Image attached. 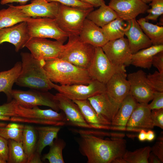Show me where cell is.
Here are the masks:
<instances>
[{
  "label": "cell",
  "mask_w": 163,
  "mask_h": 163,
  "mask_svg": "<svg viewBox=\"0 0 163 163\" xmlns=\"http://www.w3.org/2000/svg\"><path fill=\"white\" fill-rule=\"evenodd\" d=\"M152 101L148 106L151 110L163 108V92L155 91Z\"/></svg>",
  "instance_id": "cell-41"
},
{
  "label": "cell",
  "mask_w": 163,
  "mask_h": 163,
  "mask_svg": "<svg viewBox=\"0 0 163 163\" xmlns=\"http://www.w3.org/2000/svg\"><path fill=\"white\" fill-rule=\"evenodd\" d=\"M146 130L142 129L139 132L138 136V138L140 141H144L146 140Z\"/></svg>",
  "instance_id": "cell-50"
},
{
  "label": "cell",
  "mask_w": 163,
  "mask_h": 163,
  "mask_svg": "<svg viewBox=\"0 0 163 163\" xmlns=\"http://www.w3.org/2000/svg\"><path fill=\"white\" fill-rule=\"evenodd\" d=\"M18 104L13 99L8 103L0 105V115L12 117L16 115L17 109Z\"/></svg>",
  "instance_id": "cell-39"
},
{
  "label": "cell",
  "mask_w": 163,
  "mask_h": 163,
  "mask_svg": "<svg viewBox=\"0 0 163 163\" xmlns=\"http://www.w3.org/2000/svg\"><path fill=\"white\" fill-rule=\"evenodd\" d=\"M35 58L42 60L59 58L62 52L64 45L57 41H52L37 37L30 38L25 45Z\"/></svg>",
  "instance_id": "cell-11"
},
{
  "label": "cell",
  "mask_w": 163,
  "mask_h": 163,
  "mask_svg": "<svg viewBox=\"0 0 163 163\" xmlns=\"http://www.w3.org/2000/svg\"><path fill=\"white\" fill-rule=\"evenodd\" d=\"M138 102L129 94L120 103L119 109L112 120L111 125L126 126Z\"/></svg>",
  "instance_id": "cell-27"
},
{
  "label": "cell",
  "mask_w": 163,
  "mask_h": 163,
  "mask_svg": "<svg viewBox=\"0 0 163 163\" xmlns=\"http://www.w3.org/2000/svg\"><path fill=\"white\" fill-rule=\"evenodd\" d=\"M80 2L90 5L94 7H99L101 5L105 4L104 0H78Z\"/></svg>",
  "instance_id": "cell-46"
},
{
  "label": "cell",
  "mask_w": 163,
  "mask_h": 163,
  "mask_svg": "<svg viewBox=\"0 0 163 163\" xmlns=\"http://www.w3.org/2000/svg\"><path fill=\"white\" fill-rule=\"evenodd\" d=\"M94 9H83L60 4L57 14L54 19L58 27L68 37L79 36L85 20Z\"/></svg>",
  "instance_id": "cell-6"
},
{
  "label": "cell",
  "mask_w": 163,
  "mask_h": 163,
  "mask_svg": "<svg viewBox=\"0 0 163 163\" xmlns=\"http://www.w3.org/2000/svg\"><path fill=\"white\" fill-rule=\"evenodd\" d=\"M149 163H162L159 159L153 153L150 152L148 159Z\"/></svg>",
  "instance_id": "cell-48"
},
{
  "label": "cell",
  "mask_w": 163,
  "mask_h": 163,
  "mask_svg": "<svg viewBox=\"0 0 163 163\" xmlns=\"http://www.w3.org/2000/svg\"><path fill=\"white\" fill-rule=\"evenodd\" d=\"M43 67L49 80L60 85H87L94 80L87 69L78 67L59 58L44 60Z\"/></svg>",
  "instance_id": "cell-2"
},
{
  "label": "cell",
  "mask_w": 163,
  "mask_h": 163,
  "mask_svg": "<svg viewBox=\"0 0 163 163\" xmlns=\"http://www.w3.org/2000/svg\"><path fill=\"white\" fill-rule=\"evenodd\" d=\"M72 101L78 106L86 121L91 129H110L111 123L97 114L88 99Z\"/></svg>",
  "instance_id": "cell-22"
},
{
  "label": "cell",
  "mask_w": 163,
  "mask_h": 163,
  "mask_svg": "<svg viewBox=\"0 0 163 163\" xmlns=\"http://www.w3.org/2000/svg\"><path fill=\"white\" fill-rule=\"evenodd\" d=\"M151 152L163 162V141H158L151 147Z\"/></svg>",
  "instance_id": "cell-45"
},
{
  "label": "cell",
  "mask_w": 163,
  "mask_h": 163,
  "mask_svg": "<svg viewBox=\"0 0 163 163\" xmlns=\"http://www.w3.org/2000/svg\"><path fill=\"white\" fill-rule=\"evenodd\" d=\"M126 126V130L128 131L139 132L142 129L136 127Z\"/></svg>",
  "instance_id": "cell-54"
},
{
  "label": "cell",
  "mask_w": 163,
  "mask_h": 163,
  "mask_svg": "<svg viewBox=\"0 0 163 163\" xmlns=\"http://www.w3.org/2000/svg\"><path fill=\"white\" fill-rule=\"evenodd\" d=\"M30 39L26 22L0 29V44L10 43L14 45L17 52L25 47Z\"/></svg>",
  "instance_id": "cell-16"
},
{
  "label": "cell",
  "mask_w": 163,
  "mask_h": 163,
  "mask_svg": "<svg viewBox=\"0 0 163 163\" xmlns=\"http://www.w3.org/2000/svg\"><path fill=\"white\" fill-rule=\"evenodd\" d=\"M127 24L125 21L118 17L101 28L104 35L109 41L123 37Z\"/></svg>",
  "instance_id": "cell-32"
},
{
  "label": "cell",
  "mask_w": 163,
  "mask_h": 163,
  "mask_svg": "<svg viewBox=\"0 0 163 163\" xmlns=\"http://www.w3.org/2000/svg\"><path fill=\"white\" fill-rule=\"evenodd\" d=\"M8 150V140L0 136V157L7 163Z\"/></svg>",
  "instance_id": "cell-43"
},
{
  "label": "cell",
  "mask_w": 163,
  "mask_h": 163,
  "mask_svg": "<svg viewBox=\"0 0 163 163\" xmlns=\"http://www.w3.org/2000/svg\"><path fill=\"white\" fill-rule=\"evenodd\" d=\"M108 6L116 12L118 17L127 21L135 19L149 8L141 0H110Z\"/></svg>",
  "instance_id": "cell-14"
},
{
  "label": "cell",
  "mask_w": 163,
  "mask_h": 163,
  "mask_svg": "<svg viewBox=\"0 0 163 163\" xmlns=\"http://www.w3.org/2000/svg\"><path fill=\"white\" fill-rule=\"evenodd\" d=\"M145 35L150 40L152 45L163 44V27L149 22L145 18L137 20Z\"/></svg>",
  "instance_id": "cell-31"
},
{
  "label": "cell",
  "mask_w": 163,
  "mask_h": 163,
  "mask_svg": "<svg viewBox=\"0 0 163 163\" xmlns=\"http://www.w3.org/2000/svg\"><path fill=\"white\" fill-rule=\"evenodd\" d=\"M155 136L154 132L152 130H149L146 132V140L152 141L154 139Z\"/></svg>",
  "instance_id": "cell-51"
},
{
  "label": "cell",
  "mask_w": 163,
  "mask_h": 163,
  "mask_svg": "<svg viewBox=\"0 0 163 163\" xmlns=\"http://www.w3.org/2000/svg\"><path fill=\"white\" fill-rule=\"evenodd\" d=\"M52 88L72 100H81L88 98L106 91V85L93 80L88 84H75L71 85H58L52 82Z\"/></svg>",
  "instance_id": "cell-10"
},
{
  "label": "cell",
  "mask_w": 163,
  "mask_h": 163,
  "mask_svg": "<svg viewBox=\"0 0 163 163\" xmlns=\"http://www.w3.org/2000/svg\"><path fill=\"white\" fill-rule=\"evenodd\" d=\"M29 0H1L0 4L2 5L14 2H19L22 4H24Z\"/></svg>",
  "instance_id": "cell-49"
},
{
  "label": "cell",
  "mask_w": 163,
  "mask_h": 163,
  "mask_svg": "<svg viewBox=\"0 0 163 163\" xmlns=\"http://www.w3.org/2000/svg\"><path fill=\"white\" fill-rule=\"evenodd\" d=\"M11 117L9 116L0 115V120L10 121Z\"/></svg>",
  "instance_id": "cell-56"
},
{
  "label": "cell",
  "mask_w": 163,
  "mask_h": 163,
  "mask_svg": "<svg viewBox=\"0 0 163 163\" xmlns=\"http://www.w3.org/2000/svg\"><path fill=\"white\" fill-rule=\"evenodd\" d=\"M24 126L18 123H10L5 127H0V136L8 140L22 142Z\"/></svg>",
  "instance_id": "cell-35"
},
{
  "label": "cell",
  "mask_w": 163,
  "mask_h": 163,
  "mask_svg": "<svg viewBox=\"0 0 163 163\" xmlns=\"http://www.w3.org/2000/svg\"><path fill=\"white\" fill-rule=\"evenodd\" d=\"M60 3L46 0H33L27 5L17 6L27 16L33 17L48 18L55 19Z\"/></svg>",
  "instance_id": "cell-18"
},
{
  "label": "cell",
  "mask_w": 163,
  "mask_h": 163,
  "mask_svg": "<svg viewBox=\"0 0 163 163\" xmlns=\"http://www.w3.org/2000/svg\"><path fill=\"white\" fill-rule=\"evenodd\" d=\"M146 75L142 70L128 74L130 94L138 103H148L152 99L155 91L148 82Z\"/></svg>",
  "instance_id": "cell-13"
},
{
  "label": "cell",
  "mask_w": 163,
  "mask_h": 163,
  "mask_svg": "<svg viewBox=\"0 0 163 163\" xmlns=\"http://www.w3.org/2000/svg\"><path fill=\"white\" fill-rule=\"evenodd\" d=\"M151 152V147L147 146L133 152L126 150L122 157L127 163H149Z\"/></svg>",
  "instance_id": "cell-36"
},
{
  "label": "cell",
  "mask_w": 163,
  "mask_h": 163,
  "mask_svg": "<svg viewBox=\"0 0 163 163\" xmlns=\"http://www.w3.org/2000/svg\"><path fill=\"white\" fill-rule=\"evenodd\" d=\"M7 124L5 123L0 122V127L5 126Z\"/></svg>",
  "instance_id": "cell-57"
},
{
  "label": "cell",
  "mask_w": 163,
  "mask_h": 163,
  "mask_svg": "<svg viewBox=\"0 0 163 163\" xmlns=\"http://www.w3.org/2000/svg\"><path fill=\"white\" fill-rule=\"evenodd\" d=\"M118 17L116 12L105 4L89 13L86 18L102 27Z\"/></svg>",
  "instance_id": "cell-29"
},
{
  "label": "cell",
  "mask_w": 163,
  "mask_h": 163,
  "mask_svg": "<svg viewBox=\"0 0 163 163\" xmlns=\"http://www.w3.org/2000/svg\"><path fill=\"white\" fill-rule=\"evenodd\" d=\"M66 146L65 141L58 138L54 140L50 146L49 152L43 155L42 159L48 160L50 163H64L62 152Z\"/></svg>",
  "instance_id": "cell-34"
},
{
  "label": "cell",
  "mask_w": 163,
  "mask_h": 163,
  "mask_svg": "<svg viewBox=\"0 0 163 163\" xmlns=\"http://www.w3.org/2000/svg\"><path fill=\"white\" fill-rule=\"evenodd\" d=\"M7 163L6 161L3 160L0 157V163Z\"/></svg>",
  "instance_id": "cell-59"
},
{
  "label": "cell",
  "mask_w": 163,
  "mask_h": 163,
  "mask_svg": "<svg viewBox=\"0 0 163 163\" xmlns=\"http://www.w3.org/2000/svg\"><path fill=\"white\" fill-rule=\"evenodd\" d=\"M125 136V134L123 133H110V136L112 138H123Z\"/></svg>",
  "instance_id": "cell-53"
},
{
  "label": "cell",
  "mask_w": 163,
  "mask_h": 163,
  "mask_svg": "<svg viewBox=\"0 0 163 163\" xmlns=\"http://www.w3.org/2000/svg\"><path fill=\"white\" fill-rule=\"evenodd\" d=\"M48 2H57L63 5L71 7L83 9H88L94 7L88 4L83 3L78 0H46Z\"/></svg>",
  "instance_id": "cell-40"
},
{
  "label": "cell",
  "mask_w": 163,
  "mask_h": 163,
  "mask_svg": "<svg viewBox=\"0 0 163 163\" xmlns=\"http://www.w3.org/2000/svg\"><path fill=\"white\" fill-rule=\"evenodd\" d=\"M55 95L59 108L66 117L68 125L91 129L86 121L79 107L76 103L59 92Z\"/></svg>",
  "instance_id": "cell-15"
},
{
  "label": "cell",
  "mask_w": 163,
  "mask_h": 163,
  "mask_svg": "<svg viewBox=\"0 0 163 163\" xmlns=\"http://www.w3.org/2000/svg\"><path fill=\"white\" fill-rule=\"evenodd\" d=\"M95 48L82 41L79 36H70L59 58L78 67L88 69L93 59Z\"/></svg>",
  "instance_id": "cell-5"
},
{
  "label": "cell",
  "mask_w": 163,
  "mask_h": 163,
  "mask_svg": "<svg viewBox=\"0 0 163 163\" xmlns=\"http://www.w3.org/2000/svg\"><path fill=\"white\" fill-rule=\"evenodd\" d=\"M127 21L125 35L127 37L132 54L152 45L150 40L143 31L136 18Z\"/></svg>",
  "instance_id": "cell-19"
},
{
  "label": "cell",
  "mask_w": 163,
  "mask_h": 163,
  "mask_svg": "<svg viewBox=\"0 0 163 163\" xmlns=\"http://www.w3.org/2000/svg\"><path fill=\"white\" fill-rule=\"evenodd\" d=\"M9 6L7 8L0 10V29L27 22L31 18L26 14L17 6Z\"/></svg>",
  "instance_id": "cell-24"
},
{
  "label": "cell",
  "mask_w": 163,
  "mask_h": 163,
  "mask_svg": "<svg viewBox=\"0 0 163 163\" xmlns=\"http://www.w3.org/2000/svg\"><path fill=\"white\" fill-rule=\"evenodd\" d=\"M79 149L87 157L88 163H112L123 157L126 151V141L123 138L104 139L99 137L80 134Z\"/></svg>",
  "instance_id": "cell-1"
},
{
  "label": "cell",
  "mask_w": 163,
  "mask_h": 163,
  "mask_svg": "<svg viewBox=\"0 0 163 163\" xmlns=\"http://www.w3.org/2000/svg\"><path fill=\"white\" fill-rule=\"evenodd\" d=\"M125 66L113 64L101 47H96L94 55L88 70L94 79L106 84L112 76L117 72H126Z\"/></svg>",
  "instance_id": "cell-9"
},
{
  "label": "cell",
  "mask_w": 163,
  "mask_h": 163,
  "mask_svg": "<svg viewBox=\"0 0 163 163\" xmlns=\"http://www.w3.org/2000/svg\"><path fill=\"white\" fill-rule=\"evenodd\" d=\"M102 48L114 65L126 67L131 64L132 53L127 38L123 37L109 41Z\"/></svg>",
  "instance_id": "cell-12"
},
{
  "label": "cell",
  "mask_w": 163,
  "mask_h": 163,
  "mask_svg": "<svg viewBox=\"0 0 163 163\" xmlns=\"http://www.w3.org/2000/svg\"><path fill=\"white\" fill-rule=\"evenodd\" d=\"M8 156L7 163H27V158L22 142L8 139Z\"/></svg>",
  "instance_id": "cell-33"
},
{
  "label": "cell",
  "mask_w": 163,
  "mask_h": 163,
  "mask_svg": "<svg viewBox=\"0 0 163 163\" xmlns=\"http://www.w3.org/2000/svg\"><path fill=\"white\" fill-rule=\"evenodd\" d=\"M149 5L151 8L147 10L148 14L145 18L148 21H156L163 14V0H152Z\"/></svg>",
  "instance_id": "cell-37"
},
{
  "label": "cell",
  "mask_w": 163,
  "mask_h": 163,
  "mask_svg": "<svg viewBox=\"0 0 163 163\" xmlns=\"http://www.w3.org/2000/svg\"><path fill=\"white\" fill-rule=\"evenodd\" d=\"M26 22L30 39L34 37L50 38L63 44L68 38V35L57 26L54 19L31 18Z\"/></svg>",
  "instance_id": "cell-8"
},
{
  "label": "cell",
  "mask_w": 163,
  "mask_h": 163,
  "mask_svg": "<svg viewBox=\"0 0 163 163\" xmlns=\"http://www.w3.org/2000/svg\"><path fill=\"white\" fill-rule=\"evenodd\" d=\"M10 121L59 126L68 125L67 120L62 111L58 113L52 109H41L38 106L26 108L19 105L16 115L11 117Z\"/></svg>",
  "instance_id": "cell-4"
},
{
  "label": "cell",
  "mask_w": 163,
  "mask_h": 163,
  "mask_svg": "<svg viewBox=\"0 0 163 163\" xmlns=\"http://www.w3.org/2000/svg\"><path fill=\"white\" fill-rule=\"evenodd\" d=\"M21 69V62H17L10 69L0 72V92H4L8 102L12 99V88L18 78Z\"/></svg>",
  "instance_id": "cell-25"
},
{
  "label": "cell",
  "mask_w": 163,
  "mask_h": 163,
  "mask_svg": "<svg viewBox=\"0 0 163 163\" xmlns=\"http://www.w3.org/2000/svg\"><path fill=\"white\" fill-rule=\"evenodd\" d=\"M112 163H127V162L122 157L117 158L113 161Z\"/></svg>",
  "instance_id": "cell-55"
},
{
  "label": "cell",
  "mask_w": 163,
  "mask_h": 163,
  "mask_svg": "<svg viewBox=\"0 0 163 163\" xmlns=\"http://www.w3.org/2000/svg\"><path fill=\"white\" fill-rule=\"evenodd\" d=\"M12 97L19 105L30 108L39 106L50 107L58 112L60 110L55 95L48 91L31 89L24 91L12 90Z\"/></svg>",
  "instance_id": "cell-7"
},
{
  "label": "cell",
  "mask_w": 163,
  "mask_h": 163,
  "mask_svg": "<svg viewBox=\"0 0 163 163\" xmlns=\"http://www.w3.org/2000/svg\"><path fill=\"white\" fill-rule=\"evenodd\" d=\"M126 126L146 130L154 128L151 110L149 108L148 104L138 103Z\"/></svg>",
  "instance_id": "cell-23"
},
{
  "label": "cell",
  "mask_w": 163,
  "mask_h": 163,
  "mask_svg": "<svg viewBox=\"0 0 163 163\" xmlns=\"http://www.w3.org/2000/svg\"><path fill=\"white\" fill-rule=\"evenodd\" d=\"M37 139L38 134L35 127L30 125H24L22 143L27 161L36 151Z\"/></svg>",
  "instance_id": "cell-30"
},
{
  "label": "cell",
  "mask_w": 163,
  "mask_h": 163,
  "mask_svg": "<svg viewBox=\"0 0 163 163\" xmlns=\"http://www.w3.org/2000/svg\"><path fill=\"white\" fill-rule=\"evenodd\" d=\"M40 155H41L36 151L30 158L28 161L27 163H42Z\"/></svg>",
  "instance_id": "cell-47"
},
{
  "label": "cell",
  "mask_w": 163,
  "mask_h": 163,
  "mask_svg": "<svg viewBox=\"0 0 163 163\" xmlns=\"http://www.w3.org/2000/svg\"><path fill=\"white\" fill-rule=\"evenodd\" d=\"M144 3L147 4V3H150L152 0H141Z\"/></svg>",
  "instance_id": "cell-58"
},
{
  "label": "cell",
  "mask_w": 163,
  "mask_h": 163,
  "mask_svg": "<svg viewBox=\"0 0 163 163\" xmlns=\"http://www.w3.org/2000/svg\"><path fill=\"white\" fill-rule=\"evenodd\" d=\"M163 51V44L153 45L139 50L133 54L131 58V64L136 67L150 69L152 66L153 56Z\"/></svg>",
  "instance_id": "cell-26"
},
{
  "label": "cell",
  "mask_w": 163,
  "mask_h": 163,
  "mask_svg": "<svg viewBox=\"0 0 163 163\" xmlns=\"http://www.w3.org/2000/svg\"><path fill=\"white\" fill-rule=\"evenodd\" d=\"M148 83L155 91L163 92V73L155 71L146 75Z\"/></svg>",
  "instance_id": "cell-38"
},
{
  "label": "cell",
  "mask_w": 163,
  "mask_h": 163,
  "mask_svg": "<svg viewBox=\"0 0 163 163\" xmlns=\"http://www.w3.org/2000/svg\"><path fill=\"white\" fill-rule=\"evenodd\" d=\"M110 129L113 130L126 131V126L120 125H110Z\"/></svg>",
  "instance_id": "cell-52"
},
{
  "label": "cell",
  "mask_w": 163,
  "mask_h": 163,
  "mask_svg": "<svg viewBox=\"0 0 163 163\" xmlns=\"http://www.w3.org/2000/svg\"><path fill=\"white\" fill-rule=\"evenodd\" d=\"M152 117L154 126L163 129V108L151 110Z\"/></svg>",
  "instance_id": "cell-42"
},
{
  "label": "cell",
  "mask_w": 163,
  "mask_h": 163,
  "mask_svg": "<svg viewBox=\"0 0 163 163\" xmlns=\"http://www.w3.org/2000/svg\"><path fill=\"white\" fill-rule=\"evenodd\" d=\"M21 69L15 83L31 89L48 91L52 88L51 82L43 67L44 60H40L30 53L22 52Z\"/></svg>",
  "instance_id": "cell-3"
},
{
  "label": "cell",
  "mask_w": 163,
  "mask_h": 163,
  "mask_svg": "<svg viewBox=\"0 0 163 163\" xmlns=\"http://www.w3.org/2000/svg\"><path fill=\"white\" fill-rule=\"evenodd\" d=\"M35 128L38 134L36 152L41 155L45 147L51 145L54 139L58 138V134L61 127L50 126H37Z\"/></svg>",
  "instance_id": "cell-28"
},
{
  "label": "cell",
  "mask_w": 163,
  "mask_h": 163,
  "mask_svg": "<svg viewBox=\"0 0 163 163\" xmlns=\"http://www.w3.org/2000/svg\"><path fill=\"white\" fill-rule=\"evenodd\" d=\"M88 100L97 114L110 123L120 104L110 97L106 91L90 97Z\"/></svg>",
  "instance_id": "cell-17"
},
{
  "label": "cell",
  "mask_w": 163,
  "mask_h": 163,
  "mask_svg": "<svg viewBox=\"0 0 163 163\" xmlns=\"http://www.w3.org/2000/svg\"><path fill=\"white\" fill-rule=\"evenodd\" d=\"M127 76L126 72H117L105 84L107 92L120 104L129 93L130 86Z\"/></svg>",
  "instance_id": "cell-20"
},
{
  "label": "cell",
  "mask_w": 163,
  "mask_h": 163,
  "mask_svg": "<svg viewBox=\"0 0 163 163\" xmlns=\"http://www.w3.org/2000/svg\"><path fill=\"white\" fill-rule=\"evenodd\" d=\"M83 42L95 47H102L108 40L104 35L102 28L86 18L79 35Z\"/></svg>",
  "instance_id": "cell-21"
},
{
  "label": "cell",
  "mask_w": 163,
  "mask_h": 163,
  "mask_svg": "<svg viewBox=\"0 0 163 163\" xmlns=\"http://www.w3.org/2000/svg\"><path fill=\"white\" fill-rule=\"evenodd\" d=\"M152 64L158 70V71L163 73V51L155 55L152 59Z\"/></svg>",
  "instance_id": "cell-44"
}]
</instances>
